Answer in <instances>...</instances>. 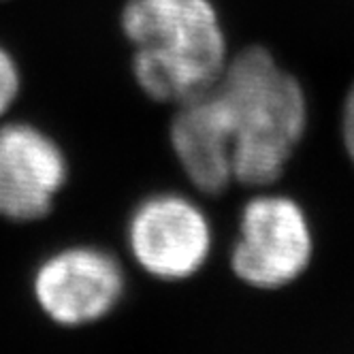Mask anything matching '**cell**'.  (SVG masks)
I'll return each mask as SVG.
<instances>
[{"instance_id": "4", "label": "cell", "mask_w": 354, "mask_h": 354, "mask_svg": "<svg viewBox=\"0 0 354 354\" xmlns=\"http://www.w3.org/2000/svg\"><path fill=\"white\" fill-rule=\"evenodd\" d=\"M135 261L160 280H186L212 252V224L194 201L182 194H154L135 209L129 224Z\"/></svg>"}, {"instance_id": "3", "label": "cell", "mask_w": 354, "mask_h": 354, "mask_svg": "<svg viewBox=\"0 0 354 354\" xmlns=\"http://www.w3.org/2000/svg\"><path fill=\"white\" fill-rule=\"evenodd\" d=\"M312 226L297 201L261 194L241 209L231 267L248 286L275 290L299 280L312 263Z\"/></svg>"}, {"instance_id": "8", "label": "cell", "mask_w": 354, "mask_h": 354, "mask_svg": "<svg viewBox=\"0 0 354 354\" xmlns=\"http://www.w3.org/2000/svg\"><path fill=\"white\" fill-rule=\"evenodd\" d=\"M342 139L348 151V158L354 165V84L350 86L346 94L344 109H342Z\"/></svg>"}, {"instance_id": "7", "label": "cell", "mask_w": 354, "mask_h": 354, "mask_svg": "<svg viewBox=\"0 0 354 354\" xmlns=\"http://www.w3.org/2000/svg\"><path fill=\"white\" fill-rule=\"evenodd\" d=\"M19 92V71L13 58L0 47V113L7 111Z\"/></svg>"}, {"instance_id": "6", "label": "cell", "mask_w": 354, "mask_h": 354, "mask_svg": "<svg viewBox=\"0 0 354 354\" xmlns=\"http://www.w3.org/2000/svg\"><path fill=\"white\" fill-rule=\"evenodd\" d=\"M64 182L66 160L52 137L30 124L0 126V216L43 218Z\"/></svg>"}, {"instance_id": "2", "label": "cell", "mask_w": 354, "mask_h": 354, "mask_svg": "<svg viewBox=\"0 0 354 354\" xmlns=\"http://www.w3.org/2000/svg\"><path fill=\"white\" fill-rule=\"evenodd\" d=\"M122 28L135 47V80L158 103L205 92L229 62L212 0H129Z\"/></svg>"}, {"instance_id": "5", "label": "cell", "mask_w": 354, "mask_h": 354, "mask_svg": "<svg viewBox=\"0 0 354 354\" xmlns=\"http://www.w3.org/2000/svg\"><path fill=\"white\" fill-rule=\"evenodd\" d=\"M124 292L120 263L98 248H68L47 259L35 275L43 312L60 324L77 326L107 316Z\"/></svg>"}, {"instance_id": "1", "label": "cell", "mask_w": 354, "mask_h": 354, "mask_svg": "<svg viewBox=\"0 0 354 354\" xmlns=\"http://www.w3.org/2000/svg\"><path fill=\"white\" fill-rule=\"evenodd\" d=\"M182 111L194 133L226 156L233 182L257 188L280 180L308 131L306 90L261 45L229 58Z\"/></svg>"}]
</instances>
